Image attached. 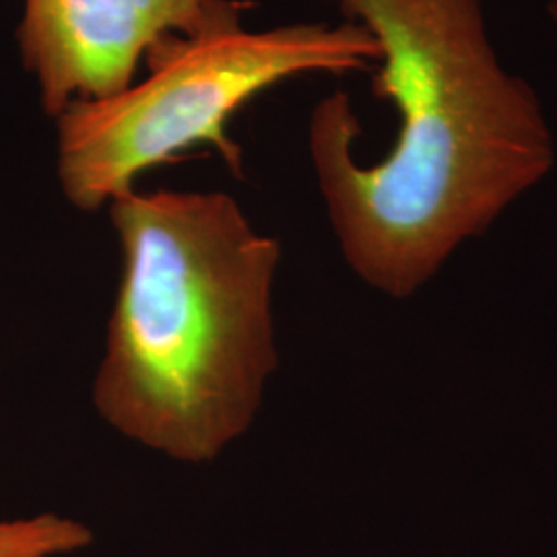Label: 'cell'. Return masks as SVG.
<instances>
[{
  "label": "cell",
  "mask_w": 557,
  "mask_h": 557,
  "mask_svg": "<svg viewBox=\"0 0 557 557\" xmlns=\"http://www.w3.org/2000/svg\"><path fill=\"white\" fill-rule=\"evenodd\" d=\"M379 60V41L354 21L172 38L145 60L147 79L64 108L57 119L62 193L85 213L100 211L195 145L215 147L242 178V147L227 131L248 101L304 73L368 71Z\"/></svg>",
  "instance_id": "3"
},
{
  "label": "cell",
  "mask_w": 557,
  "mask_h": 557,
  "mask_svg": "<svg viewBox=\"0 0 557 557\" xmlns=\"http://www.w3.org/2000/svg\"><path fill=\"white\" fill-rule=\"evenodd\" d=\"M94 533L73 518L38 515L0 520V557H54L79 552Z\"/></svg>",
  "instance_id": "5"
},
{
  "label": "cell",
  "mask_w": 557,
  "mask_h": 557,
  "mask_svg": "<svg viewBox=\"0 0 557 557\" xmlns=\"http://www.w3.org/2000/svg\"><path fill=\"white\" fill-rule=\"evenodd\" d=\"M248 0H23L21 62L38 81L44 112L106 100L135 83L140 60L172 38L242 29Z\"/></svg>",
  "instance_id": "4"
},
{
  "label": "cell",
  "mask_w": 557,
  "mask_h": 557,
  "mask_svg": "<svg viewBox=\"0 0 557 557\" xmlns=\"http://www.w3.org/2000/svg\"><path fill=\"white\" fill-rule=\"evenodd\" d=\"M547 17L552 21V25H554V29H556L557 34V0H552V2L547 4Z\"/></svg>",
  "instance_id": "6"
},
{
  "label": "cell",
  "mask_w": 557,
  "mask_h": 557,
  "mask_svg": "<svg viewBox=\"0 0 557 557\" xmlns=\"http://www.w3.org/2000/svg\"><path fill=\"white\" fill-rule=\"evenodd\" d=\"M108 207L122 275L94 405L126 438L211 462L252 425L277 368L281 246L225 193L131 190Z\"/></svg>",
  "instance_id": "2"
},
{
  "label": "cell",
  "mask_w": 557,
  "mask_h": 557,
  "mask_svg": "<svg viewBox=\"0 0 557 557\" xmlns=\"http://www.w3.org/2000/svg\"><path fill=\"white\" fill-rule=\"evenodd\" d=\"M379 41L374 98L398 112L391 153L359 165L345 91L314 106L310 156L343 257L359 277L409 298L465 239L556 163L537 91L490 40L483 0H324Z\"/></svg>",
  "instance_id": "1"
}]
</instances>
